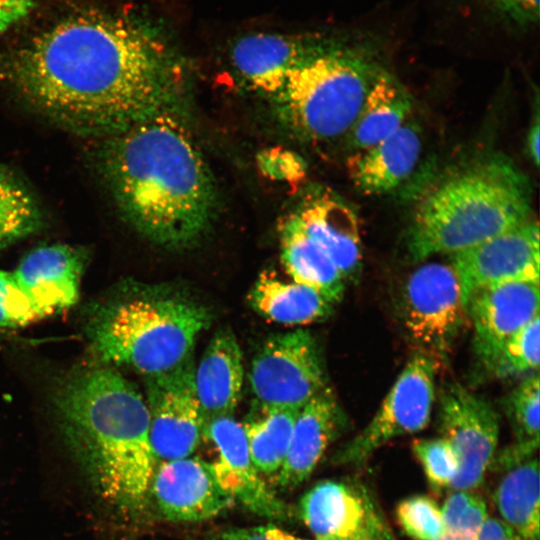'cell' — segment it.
I'll use <instances>...</instances> for the list:
<instances>
[{"mask_svg": "<svg viewBox=\"0 0 540 540\" xmlns=\"http://www.w3.org/2000/svg\"><path fill=\"white\" fill-rule=\"evenodd\" d=\"M421 150L418 127L404 123L385 139L349 158L350 178L363 193L389 192L411 175Z\"/></svg>", "mask_w": 540, "mask_h": 540, "instance_id": "22", "label": "cell"}, {"mask_svg": "<svg viewBox=\"0 0 540 540\" xmlns=\"http://www.w3.org/2000/svg\"><path fill=\"white\" fill-rule=\"evenodd\" d=\"M396 518L413 540H437L445 533L441 508L428 496L403 499L396 507Z\"/></svg>", "mask_w": 540, "mask_h": 540, "instance_id": "31", "label": "cell"}, {"mask_svg": "<svg viewBox=\"0 0 540 540\" xmlns=\"http://www.w3.org/2000/svg\"><path fill=\"white\" fill-rule=\"evenodd\" d=\"M385 69L366 45L317 36L311 53L272 97L277 115L302 139H336L350 131L367 92Z\"/></svg>", "mask_w": 540, "mask_h": 540, "instance_id": "6", "label": "cell"}, {"mask_svg": "<svg viewBox=\"0 0 540 540\" xmlns=\"http://www.w3.org/2000/svg\"><path fill=\"white\" fill-rule=\"evenodd\" d=\"M192 356L146 382L149 438L156 463L190 457L200 444L204 418L195 391Z\"/></svg>", "mask_w": 540, "mask_h": 540, "instance_id": "10", "label": "cell"}, {"mask_svg": "<svg viewBox=\"0 0 540 540\" xmlns=\"http://www.w3.org/2000/svg\"><path fill=\"white\" fill-rule=\"evenodd\" d=\"M346 425L347 418L327 386L299 410L288 452L278 470L277 485L293 489L304 482Z\"/></svg>", "mask_w": 540, "mask_h": 540, "instance_id": "18", "label": "cell"}, {"mask_svg": "<svg viewBox=\"0 0 540 540\" xmlns=\"http://www.w3.org/2000/svg\"><path fill=\"white\" fill-rule=\"evenodd\" d=\"M299 508L317 540L351 538L384 519L363 488L337 481L313 486Z\"/></svg>", "mask_w": 540, "mask_h": 540, "instance_id": "19", "label": "cell"}, {"mask_svg": "<svg viewBox=\"0 0 540 540\" xmlns=\"http://www.w3.org/2000/svg\"><path fill=\"white\" fill-rule=\"evenodd\" d=\"M513 540H522V539H521L520 537H516V538L513 539Z\"/></svg>", "mask_w": 540, "mask_h": 540, "instance_id": "42", "label": "cell"}, {"mask_svg": "<svg viewBox=\"0 0 540 540\" xmlns=\"http://www.w3.org/2000/svg\"><path fill=\"white\" fill-rule=\"evenodd\" d=\"M316 39L317 36L250 34L234 44L232 63L250 88L273 97L281 90L289 73L311 53Z\"/></svg>", "mask_w": 540, "mask_h": 540, "instance_id": "20", "label": "cell"}, {"mask_svg": "<svg viewBox=\"0 0 540 540\" xmlns=\"http://www.w3.org/2000/svg\"><path fill=\"white\" fill-rule=\"evenodd\" d=\"M35 0H0V32L22 21L32 11Z\"/></svg>", "mask_w": 540, "mask_h": 540, "instance_id": "37", "label": "cell"}, {"mask_svg": "<svg viewBox=\"0 0 540 540\" xmlns=\"http://www.w3.org/2000/svg\"><path fill=\"white\" fill-rule=\"evenodd\" d=\"M412 449L430 486L437 491L450 488L458 471L457 455L450 442L444 437L418 439Z\"/></svg>", "mask_w": 540, "mask_h": 540, "instance_id": "32", "label": "cell"}, {"mask_svg": "<svg viewBox=\"0 0 540 540\" xmlns=\"http://www.w3.org/2000/svg\"><path fill=\"white\" fill-rule=\"evenodd\" d=\"M279 235L281 262L292 281L315 290L331 304L340 302L345 279L334 262L285 221Z\"/></svg>", "mask_w": 540, "mask_h": 540, "instance_id": "25", "label": "cell"}, {"mask_svg": "<svg viewBox=\"0 0 540 540\" xmlns=\"http://www.w3.org/2000/svg\"><path fill=\"white\" fill-rule=\"evenodd\" d=\"M464 305L475 291L508 282L539 283V226L526 221L453 254Z\"/></svg>", "mask_w": 540, "mask_h": 540, "instance_id": "12", "label": "cell"}, {"mask_svg": "<svg viewBox=\"0 0 540 540\" xmlns=\"http://www.w3.org/2000/svg\"><path fill=\"white\" fill-rule=\"evenodd\" d=\"M298 229L337 266L346 280L361 270V242L354 211L338 197L319 193L306 198L284 220Z\"/></svg>", "mask_w": 540, "mask_h": 540, "instance_id": "16", "label": "cell"}, {"mask_svg": "<svg viewBox=\"0 0 540 540\" xmlns=\"http://www.w3.org/2000/svg\"><path fill=\"white\" fill-rule=\"evenodd\" d=\"M7 74L38 111L83 135L110 137L172 111L177 74L146 28L103 12L72 14L14 52Z\"/></svg>", "mask_w": 540, "mask_h": 540, "instance_id": "1", "label": "cell"}, {"mask_svg": "<svg viewBox=\"0 0 540 540\" xmlns=\"http://www.w3.org/2000/svg\"><path fill=\"white\" fill-rule=\"evenodd\" d=\"M207 540H303L275 526L227 528L210 535Z\"/></svg>", "mask_w": 540, "mask_h": 540, "instance_id": "35", "label": "cell"}, {"mask_svg": "<svg viewBox=\"0 0 540 540\" xmlns=\"http://www.w3.org/2000/svg\"><path fill=\"white\" fill-rule=\"evenodd\" d=\"M412 108L410 94L398 79L385 69L366 94L348 133L357 151L368 149L385 139L404 123Z\"/></svg>", "mask_w": 540, "mask_h": 540, "instance_id": "24", "label": "cell"}, {"mask_svg": "<svg viewBox=\"0 0 540 540\" xmlns=\"http://www.w3.org/2000/svg\"><path fill=\"white\" fill-rule=\"evenodd\" d=\"M540 124L538 113L529 129L527 136V145L529 154L535 165L539 164V142H540Z\"/></svg>", "mask_w": 540, "mask_h": 540, "instance_id": "40", "label": "cell"}, {"mask_svg": "<svg viewBox=\"0 0 540 540\" xmlns=\"http://www.w3.org/2000/svg\"><path fill=\"white\" fill-rule=\"evenodd\" d=\"M248 301L267 320L289 326L323 321L331 315L333 305L315 290L269 271L260 273Z\"/></svg>", "mask_w": 540, "mask_h": 540, "instance_id": "23", "label": "cell"}, {"mask_svg": "<svg viewBox=\"0 0 540 540\" xmlns=\"http://www.w3.org/2000/svg\"><path fill=\"white\" fill-rule=\"evenodd\" d=\"M299 410L255 404L243 425L252 462L257 471L273 474L289 449Z\"/></svg>", "mask_w": 540, "mask_h": 540, "instance_id": "27", "label": "cell"}, {"mask_svg": "<svg viewBox=\"0 0 540 540\" xmlns=\"http://www.w3.org/2000/svg\"><path fill=\"white\" fill-rule=\"evenodd\" d=\"M42 225L40 208L28 188L0 169V251L35 233Z\"/></svg>", "mask_w": 540, "mask_h": 540, "instance_id": "29", "label": "cell"}, {"mask_svg": "<svg viewBox=\"0 0 540 540\" xmlns=\"http://www.w3.org/2000/svg\"><path fill=\"white\" fill-rule=\"evenodd\" d=\"M531 189L508 160L492 157L457 173L418 205L407 234L412 260L458 253L528 221Z\"/></svg>", "mask_w": 540, "mask_h": 540, "instance_id": "4", "label": "cell"}, {"mask_svg": "<svg viewBox=\"0 0 540 540\" xmlns=\"http://www.w3.org/2000/svg\"><path fill=\"white\" fill-rule=\"evenodd\" d=\"M445 532L476 536L487 519L485 501L466 490H452L441 508Z\"/></svg>", "mask_w": 540, "mask_h": 540, "instance_id": "33", "label": "cell"}, {"mask_svg": "<svg viewBox=\"0 0 540 540\" xmlns=\"http://www.w3.org/2000/svg\"><path fill=\"white\" fill-rule=\"evenodd\" d=\"M506 19L521 26L538 22L539 0H489Z\"/></svg>", "mask_w": 540, "mask_h": 540, "instance_id": "36", "label": "cell"}, {"mask_svg": "<svg viewBox=\"0 0 540 540\" xmlns=\"http://www.w3.org/2000/svg\"><path fill=\"white\" fill-rule=\"evenodd\" d=\"M437 540H475L474 536L461 535L450 532H445L442 537Z\"/></svg>", "mask_w": 540, "mask_h": 540, "instance_id": "41", "label": "cell"}, {"mask_svg": "<svg viewBox=\"0 0 540 540\" xmlns=\"http://www.w3.org/2000/svg\"><path fill=\"white\" fill-rule=\"evenodd\" d=\"M56 406L100 496L124 513L140 511L157 463L148 407L136 387L112 368L86 369L63 385Z\"/></svg>", "mask_w": 540, "mask_h": 540, "instance_id": "3", "label": "cell"}, {"mask_svg": "<svg viewBox=\"0 0 540 540\" xmlns=\"http://www.w3.org/2000/svg\"><path fill=\"white\" fill-rule=\"evenodd\" d=\"M518 535L502 520L488 518L479 528L475 540H513Z\"/></svg>", "mask_w": 540, "mask_h": 540, "instance_id": "38", "label": "cell"}, {"mask_svg": "<svg viewBox=\"0 0 540 540\" xmlns=\"http://www.w3.org/2000/svg\"><path fill=\"white\" fill-rule=\"evenodd\" d=\"M104 140L105 178L124 217L142 236L169 249L204 236L216 209L214 181L192 135L172 111Z\"/></svg>", "mask_w": 540, "mask_h": 540, "instance_id": "2", "label": "cell"}, {"mask_svg": "<svg viewBox=\"0 0 540 540\" xmlns=\"http://www.w3.org/2000/svg\"><path fill=\"white\" fill-rule=\"evenodd\" d=\"M322 540H396L384 519L363 531L362 533L345 539H322Z\"/></svg>", "mask_w": 540, "mask_h": 540, "instance_id": "39", "label": "cell"}, {"mask_svg": "<svg viewBox=\"0 0 540 540\" xmlns=\"http://www.w3.org/2000/svg\"><path fill=\"white\" fill-rule=\"evenodd\" d=\"M42 319L12 272L0 270V327H21Z\"/></svg>", "mask_w": 540, "mask_h": 540, "instance_id": "34", "label": "cell"}, {"mask_svg": "<svg viewBox=\"0 0 540 540\" xmlns=\"http://www.w3.org/2000/svg\"><path fill=\"white\" fill-rule=\"evenodd\" d=\"M436 360L418 351L405 365L370 422L335 455L339 464H363L392 439L429 423L435 396Z\"/></svg>", "mask_w": 540, "mask_h": 540, "instance_id": "8", "label": "cell"}, {"mask_svg": "<svg viewBox=\"0 0 540 540\" xmlns=\"http://www.w3.org/2000/svg\"><path fill=\"white\" fill-rule=\"evenodd\" d=\"M494 502L506 523L522 540H539V469L529 459L509 470L494 492Z\"/></svg>", "mask_w": 540, "mask_h": 540, "instance_id": "26", "label": "cell"}, {"mask_svg": "<svg viewBox=\"0 0 540 540\" xmlns=\"http://www.w3.org/2000/svg\"><path fill=\"white\" fill-rule=\"evenodd\" d=\"M211 314L180 294L145 290L101 307L86 334L100 361L149 376L168 372L192 356Z\"/></svg>", "mask_w": 540, "mask_h": 540, "instance_id": "5", "label": "cell"}, {"mask_svg": "<svg viewBox=\"0 0 540 540\" xmlns=\"http://www.w3.org/2000/svg\"><path fill=\"white\" fill-rule=\"evenodd\" d=\"M242 353L234 333L224 328L212 337L194 370L195 391L204 422L232 416L242 393Z\"/></svg>", "mask_w": 540, "mask_h": 540, "instance_id": "21", "label": "cell"}, {"mask_svg": "<svg viewBox=\"0 0 540 540\" xmlns=\"http://www.w3.org/2000/svg\"><path fill=\"white\" fill-rule=\"evenodd\" d=\"M404 328L422 352L445 355L467 314L459 279L451 265L426 263L406 279L400 297Z\"/></svg>", "mask_w": 540, "mask_h": 540, "instance_id": "9", "label": "cell"}, {"mask_svg": "<svg viewBox=\"0 0 540 540\" xmlns=\"http://www.w3.org/2000/svg\"><path fill=\"white\" fill-rule=\"evenodd\" d=\"M540 314L516 331L504 343L493 371L492 377L506 378L526 372H538Z\"/></svg>", "mask_w": 540, "mask_h": 540, "instance_id": "30", "label": "cell"}, {"mask_svg": "<svg viewBox=\"0 0 540 540\" xmlns=\"http://www.w3.org/2000/svg\"><path fill=\"white\" fill-rule=\"evenodd\" d=\"M440 430L452 445L458 471L452 490L474 491L494 459L499 436V419L491 404L464 387L451 383L441 394Z\"/></svg>", "mask_w": 540, "mask_h": 540, "instance_id": "11", "label": "cell"}, {"mask_svg": "<svg viewBox=\"0 0 540 540\" xmlns=\"http://www.w3.org/2000/svg\"><path fill=\"white\" fill-rule=\"evenodd\" d=\"M84 264L82 251L55 244L31 251L12 273L44 318L78 301Z\"/></svg>", "mask_w": 540, "mask_h": 540, "instance_id": "17", "label": "cell"}, {"mask_svg": "<svg viewBox=\"0 0 540 540\" xmlns=\"http://www.w3.org/2000/svg\"><path fill=\"white\" fill-rule=\"evenodd\" d=\"M149 495L164 519L174 522L208 520L235 504L219 485L212 464L196 457L157 464Z\"/></svg>", "mask_w": 540, "mask_h": 540, "instance_id": "14", "label": "cell"}, {"mask_svg": "<svg viewBox=\"0 0 540 540\" xmlns=\"http://www.w3.org/2000/svg\"><path fill=\"white\" fill-rule=\"evenodd\" d=\"M203 435L216 447L212 463L221 488L251 512L271 519H284L288 508L265 484L255 468L241 423L232 416L206 422Z\"/></svg>", "mask_w": 540, "mask_h": 540, "instance_id": "15", "label": "cell"}, {"mask_svg": "<svg viewBox=\"0 0 540 540\" xmlns=\"http://www.w3.org/2000/svg\"><path fill=\"white\" fill-rule=\"evenodd\" d=\"M538 373L525 378L507 397L506 412L515 435V441L505 447L490 468L509 470L529 459L539 447V398Z\"/></svg>", "mask_w": 540, "mask_h": 540, "instance_id": "28", "label": "cell"}, {"mask_svg": "<svg viewBox=\"0 0 540 540\" xmlns=\"http://www.w3.org/2000/svg\"><path fill=\"white\" fill-rule=\"evenodd\" d=\"M249 382L257 404L300 410L327 387L315 337L303 329L269 337L253 358Z\"/></svg>", "mask_w": 540, "mask_h": 540, "instance_id": "7", "label": "cell"}, {"mask_svg": "<svg viewBox=\"0 0 540 540\" xmlns=\"http://www.w3.org/2000/svg\"><path fill=\"white\" fill-rule=\"evenodd\" d=\"M476 364L491 376L504 343L539 314V283L508 282L481 288L468 298Z\"/></svg>", "mask_w": 540, "mask_h": 540, "instance_id": "13", "label": "cell"}]
</instances>
